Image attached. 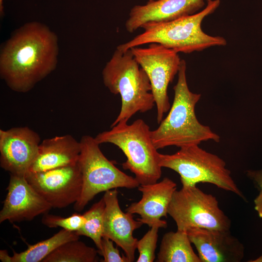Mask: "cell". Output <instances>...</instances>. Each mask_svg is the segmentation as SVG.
<instances>
[{"instance_id": "6da1fadb", "label": "cell", "mask_w": 262, "mask_h": 262, "mask_svg": "<svg viewBox=\"0 0 262 262\" xmlns=\"http://www.w3.org/2000/svg\"><path fill=\"white\" fill-rule=\"evenodd\" d=\"M56 34L36 22L26 24L6 42L0 57V74L12 90L26 93L55 68Z\"/></svg>"}, {"instance_id": "7a4b0ae2", "label": "cell", "mask_w": 262, "mask_h": 262, "mask_svg": "<svg viewBox=\"0 0 262 262\" xmlns=\"http://www.w3.org/2000/svg\"><path fill=\"white\" fill-rule=\"evenodd\" d=\"M178 81L173 87V103L167 116L158 127L151 131L153 143L157 149L167 147H181L212 140L218 143L220 136L201 124L195 113V107L201 94L191 91L186 78V63L181 60Z\"/></svg>"}, {"instance_id": "3957f363", "label": "cell", "mask_w": 262, "mask_h": 262, "mask_svg": "<svg viewBox=\"0 0 262 262\" xmlns=\"http://www.w3.org/2000/svg\"><path fill=\"white\" fill-rule=\"evenodd\" d=\"M220 0L209 1L199 12L173 20L161 22H148L141 28L144 32L131 40L119 45L121 50L145 44L157 43L177 52L190 53L214 46L226 45L222 36H211L201 28L203 19L213 14L219 6Z\"/></svg>"}, {"instance_id": "277c9868", "label": "cell", "mask_w": 262, "mask_h": 262, "mask_svg": "<svg viewBox=\"0 0 262 262\" xmlns=\"http://www.w3.org/2000/svg\"><path fill=\"white\" fill-rule=\"evenodd\" d=\"M102 76L110 92L119 94L121 98L120 112L111 127L128 123L136 113H146L155 105L149 78L130 49L116 48L103 69Z\"/></svg>"}, {"instance_id": "5b68a950", "label": "cell", "mask_w": 262, "mask_h": 262, "mask_svg": "<svg viewBox=\"0 0 262 262\" xmlns=\"http://www.w3.org/2000/svg\"><path fill=\"white\" fill-rule=\"evenodd\" d=\"M111 130L98 133L96 140L99 144L111 143L124 153L126 161L122 164L125 170L135 175L140 184L156 182L162 176L158 149L154 146L148 125L137 119L131 124H118Z\"/></svg>"}, {"instance_id": "8992f818", "label": "cell", "mask_w": 262, "mask_h": 262, "mask_svg": "<svg viewBox=\"0 0 262 262\" xmlns=\"http://www.w3.org/2000/svg\"><path fill=\"white\" fill-rule=\"evenodd\" d=\"M199 145L183 147L172 154L159 153V165L172 169L180 177L182 186L209 183L245 199L233 180L226 162Z\"/></svg>"}, {"instance_id": "52a82bcc", "label": "cell", "mask_w": 262, "mask_h": 262, "mask_svg": "<svg viewBox=\"0 0 262 262\" xmlns=\"http://www.w3.org/2000/svg\"><path fill=\"white\" fill-rule=\"evenodd\" d=\"M81 152L78 164L82 177V190L74 209L82 211L98 193L116 189L138 187L135 177L127 175L109 160L102 152L99 144L89 135L80 141Z\"/></svg>"}, {"instance_id": "ba28073f", "label": "cell", "mask_w": 262, "mask_h": 262, "mask_svg": "<svg viewBox=\"0 0 262 262\" xmlns=\"http://www.w3.org/2000/svg\"><path fill=\"white\" fill-rule=\"evenodd\" d=\"M177 230L186 232L195 228L229 230L231 220L220 209L213 195L196 185H184L176 190L168 208Z\"/></svg>"}, {"instance_id": "9c48e42d", "label": "cell", "mask_w": 262, "mask_h": 262, "mask_svg": "<svg viewBox=\"0 0 262 262\" xmlns=\"http://www.w3.org/2000/svg\"><path fill=\"white\" fill-rule=\"evenodd\" d=\"M130 49L150 81L157 108V121L160 124L170 108L167 88L179 72L181 60L178 52L157 43Z\"/></svg>"}, {"instance_id": "30bf717a", "label": "cell", "mask_w": 262, "mask_h": 262, "mask_svg": "<svg viewBox=\"0 0 262 262\" xmlns=\"http://www.w3.org/2000/svg\"><path fill=\"white\" fill-rule=\"evenodd\" d=\"M25 178L52 208H63L75 203L82 193V177L78 162L46 171L29 172Z\"/></svg>"}, {"instance_id": "8fae6325", "label": "cell", "mask_w": 262, "mask_h": 262, "mask_svg": "<svg viewBox=\"0 0 262 262\" xmlns=\"http://www.w3.org/2000/svg\"><path fill=\"white\" fill-rule=\"evenodd\" d=\"M40 138L28 127L0 130V166L10 174L24 176L37 154Z\"/></svg>"}, {"instance_id": "7c38bea8", "label": "cell", "mask_w": 262, "mask_h": 262, "mask_svg": "<svg viewBox=\"0 0 262 262\" xmlns=\"http://www.w3.org/2000/svg\"><path fill=\"white\" fill-rule=\"evenodd\" d=\"M7 194L0 212V223L31 221L45 214L51 205L31 185L24 176L10 174Z\"/></svg>"}, {"instance_id": "4fadbf2b", "label": "cell", "mask_w": 262, "mask_h": 262, "mask_svg": "<svg viewBox=\"0 0 262 262\" xmlns=\"http://www.w3.org/2000/svg\"><path fill=\"white\" fill-rule=\"evenodd\" d=\"M186 232L201 262H240L244 257V245L229 230L195 228Z\"/></svg>"}, {"instance_id": "5bb4252c", "label": "cell", "mask_w": 262, "mask_h": 262, "mask_svg": "<svg viewBox=\"0 0 262 262\" xmlns=\"http://www.w3.org/2000/svg\"><path fill=\"white\" fill-rule=\"evenodd\" d=\"M117 196L116 189H113L105 192L102 197L105 204L102 236L109 238L121 248L129 262H132L138 241L133 232L143 224L134 220L132 214L122 211Z\"/></svg>"}, {"instance_id": "9a60e30c", "label": "cell", "mask_w": 262, "mask_h": 262, "mask_svg": "<svg viewBox=\"0 0 262 262\" xmlns=\"http://www.w3.org/2000/svg\"><path fill=\"white\" fill-rule=\"evenodd\" d=\"M211 0H157L134 5L130 10L125 27L132 33L148 22L173 20L195 14ZM201 11V10H200Z\"/></svg>"}, {"instance_id": "2e32d148", "label": "cell", "mask_w": 262, "mask_h": 262, "mask_svg": "<svg viewBox=\"0 0 262 262\" xmlns=\"http://www.w3.org/2000/svg\"><path fill=\"white\" fill-rule=\"evenodd\" d=\"M138 189L142 193L141 199L132 203L126 212L139 215L137 219L149 228H166L167 222L161 218L167 217L169 205L177 190L176 183L168 178H164L160 182L140 184Z\"/></svg>"}, {"instance_id": "e0dca14e", "label": "cell", "mask_w": 262, "mask_h": 262, "mask_svg": "<svg viewBox=\"0 0 262 262\" xmlns=\"http://www.w3.org/2000/svg\"><path fill=\"white\" fill-rule=\"evenodd\" d=\"M80 152V142L70 134L44 139L39 145L37 156L29 172L43 171L76 164Z\"/></svg>"}, {"instance_id": "ac0fdd59", "label": "cell", "mask_w": 262, "mask_h": 262, "mask_svg": "<svg viewBox=\"0 0 262 262\" xmlns=\"http://www.w3.org/2000/svg\"><path fill=\"white\" fill-rule=\"evenodd\" d=\"M187 232L165 233L162 239L156 262H201L194 251Z\"/></svg>"}, {"instance_id": "d6986e66", "label": "cell", "mask_w": 262, "mask_h": 262, "mask_svg": "<svg viewBox=\"0 0 262 262\" xmlns=\"http://www.w3.org/2000/svg\"><path fill=\"white\" fill-rule=\"evenodd\" d=\"M77 239H79V236L75 232L62 229L49 238L35 244L28 245L24 251L17 253L14 251L11 262H42L62 244Z\"/></svg>"}, {"instance_id": "ffe728a7", "label": "cell", "mask_w": 262, "mask_h": 262, "mask_svg": "<svg viewBox=\"0 0 262 262\" xmlns=\"http://www.w3.org/2000/svg\"><path fill=\"white\" fill-rule=\"evenodd\" d=\"M98 253L95 248L77 239L62 244L42 262H95Z\"/></svg>"}, {"instance_id": "44dd1931", "label": "cell", "mask_w": 262, "mask_h": 262, "mask_svg": "<svg viewBox=\"0 0 262 262\" xmlns=\"http://www.w3.org/2000/svg\"><path fill=\"white\" fill-rule=\"evenodd\" d=\"M105 204L103 197L94 203L83 215L85 222L76 233L91 238L98 249L101 246L103 234V214Z\"/></svg>"}, {"instance_id": "7402d4cb", "label": "cell", "mask_w": 262, "mask_h": 262, "mask_svg": "<svg viewBox=\"0 0 262 262\" xmlns=\"http://www.w3.org/2000/svg\"><path fill=\"white\" fill-rule=\"evenodd\" d=\"M159 228L153 226L138 240L136 249L139 252L137 262H152L155 259V250L158 238Z\"/></svg>"}, {"instance_id": "603a6c76", "label": "cell", "mask_w": 262, "mask_h": 262, "mask_svg": "<svg viewBox=\"0 0 262 262\" xmlns=\"http://www.w3.org/2000/svg\"><path fill=\"white\" fill-rule=\"evenodd\" d=\"M41 221L49 228L61 227L67 230L76 232L84 223L85 218L83 214L77 213H74L66 217L46 213L44 214Z\"/></svg>"}, {"instance_id": "cb8c5ba5", "label": "cell", "mask_w": 262, "mask_h": 262, "mask_svg": "<svg viewBox=\"0 0 262 262\" xmlns=\"http://www.w3.org/2000/svg\"><path fill=\"white\" fill-rule=\"evenodd\" d=\"M114 242L109 238L102 236L101 246L98 253L103 258V262H129L126 256L120 254L119 250L115 247Z\"/></svg>"}, {"instance_id": "d4e9b609", "label": "cell", "mask_w": 262, "mask_h": 262, "mask_svg": "<svg viewBox=\"0 0 262 262\" xmlns=\"http://www.w3.org/2000/svg\"><path fill=\"white\" fill-rule=\"evenodd\" d=\"M246 174L259 190H262V169L259 170H249Z\"/></svg>"}, {"instance_id": "484cf974", "label": "cell", "mask_w": 262, "mask_h": 262, "mask_svg": "<svg viewBox=\"0 0 262 262\" xmlns=\"http://www.w3.org/2000/svg\"><path fill=\"white\" fill-rule=\"evenodd\" d=\"M254 208L260 217L262 218V190L254 200Z\"/></svg>"}, {"instance_id": "4316f807", "label": "cell", "mask_w": 262, "mask_h": 262, "mask_svg": "<svg viewBox=\"0 0 262 262\" xmlns=\"http://www.w3.org/2000/svg\"><path fill=\"white\" fill-rule=\"evenodd\" d=\"M0 260L2 262H11V256L9 255L6 250H0Z\"/></svg>"}, {"instance_id": "83f0119b", "label": "cell", "mask_w": 262, "mask_h": 262, "mask_svg": "<svg viewBox=\"0 0 262 262\" xmlns=\"http://www.w3.org/2000/svg\"><path fill=\"white\" fill-rule=\"evenodd\" d=\"M248 262H262V255L261 256L258 257L257 259H256L255 260H253L249 261Z\"/></svg>"}, {"instance_id": "f1b7e54d", "label": "cell", "mask_w": 262, "mask_h": 262, "mask_svg": "<svg viewBox=\"0 0 262 262\" xmlns=\"http://www.w3.org/2000/svg\"><path fill=\"white\" fill-rule=\"evenodd\" d=\"M2 2H3V0H0V13L2 14L3 13V5H2Z\"/></svg>"}, {"instance_id": "f546056e", "label": "cell", "mask_w": 262, "mask_h": 262, "mask_svg": "<svg viewBox=\"0 0 262 262\" xmlns=\"http://www.w3.org/2000/svg\"><path fill=\"white\" fill-rule=\"evenodd\" d=\"M155 0H148V1H155Z\"/></svg>"}]
</instances>
